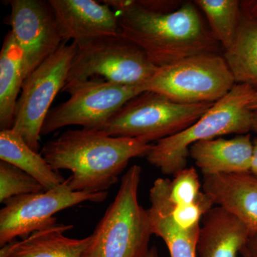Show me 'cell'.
Returning a JSON list of instances; mask_svg holds the SVG:
<instances>
[{
	"instance_id": "obj_8",
	"label": "cell",
	"mask_w": 257,
	"mask_h": 257,
	"mask_svg": "<svg viewBox=\"0 0 257 257\" xmlns=\"http://www.w3.org/2000/svg\"><path fill=\"white\" fill-rule=\"evenodd\" d=\"M62 91L70 97L50 109L41 135L74 125L101 130L127 101L145 92L143 87L121 85L99 77L66 84Z\"/></svg>"
},
{
	"instance_id": "obj_17",
	"label": "cell",
	"mask_w": 257,
	"mask_h": 257,
	"mask_svg": "<svg viewBox=\"0 0 257 257\" xmlns=\"http://www.w3.org/2000/svg\"><path fill=\"white\" fill-rule=\"evenodd\" d=\"M73 225L57 224L1 247L0 257H83L90 236L73 239L66 231Z\"/></svg>"
},
{
	"instance_id": "obj_24",
	"label": "cell",
	"mask_w": 257,
	"mask_h": 257,
	"mask_svg": "<svg viewBox=\"0 0 257 257\" xmlns=\"http://www.w3.org/2000/svg\"><path fill=\"white\" fill-rule=\"evenodd\" d=\"M179 2L166 0H139V6L149 11L157 13H169L175 11ZM178 9V8H177Z\"/></svg>"
},
{
	"instance_id": "obj_15",
	"label": "cell",
	"mask_w": 257,
	"mask_h": 257,
	"mask_svg": "<svg viewBox=\"0 0 257 257\" xmlns=\"http://www.w3.org/2000/svg\"><path fill=\"white\" fill-rule=\"evenodd\" d=\"M251 235L237 216L220 206L212 207L202 219L197 257H236Z\"/></svg>"
},
{
	"instance_id": "obj_7",
	"label": "cell",
	"mask_w": 257,
	"mask_h": 257,
	"mask_svg": "<svg viewBox=\"0 0 257 257\" xmlns=\"http://www.w3.org/2000/svg\"><path fill=\"white\" fill-rule=\"evenodd\" d=\"M77 47L66 84L99 77L121 85L145 88L158 69L143 51L119 34Z\"/></svg>"
},
{
	"instance_id": "obj_16",
	"label": "cell",
	"mask_w": 257,
	"mask_h": 257,
	"mask_svg": "<svg viewBox=\"0 0 257 257\" xmlns=\"http://www.w3.org/2000/svg\"><path fill=\"white\" fill-rule=\"evenodd\" d=\"M171 180L158 178L150 190V208L147 209L152 234L167 245L171 257H197V244L200 226L192 230L179 229L172 216Z\"/></svg>"
},
{
	"instance_id": "obj_20",
	"label": "cell",
	"mask_w": 257,
	"mask_h": 257,
	"mask_svg": "<svg viewBox=\"0 0 257 257\" xmlns=\"http://www.w3.org/2000/svg\"><path fill=\"white\" fill-rule=\"evenodd\" d=\"M224 58L236 84L257 86L256 21L241 15L234 43Z\"/></svg>"
},
{
	"instance_id": "obj_1",
	"label": "cell",
	"mask_w": 257,
	"mask_h": 257,
	"mask_svg": "<svg viewBox=\"0 0 257 257\" xmlns=\"http://www.w3.org/2000/svg\"><path fill=\"white\" fill-rule=\"evenodd\" d=\"M152 147L137 139L82 128L50 140L40 154L54 170L72 172L67 179L72 190L101 192L118 182L132 159L146 157Z\"/></svg>"
},
{
	"instance_id": "obj_3",
	"label": "cell",
	"mask_w": 257,
	"mask_h": 257,
	"mask_svg": "<svg viewBox=\"0 0 257 257\" xmlns=\"http://www.w3.org/2000/svg\"><path fill=\"white\" fill-rule=\"evenodd\" d=\"M255 89L248 84H235L195 123L152 145L145 157L147 162L164 175L175 176L187 168L189 149L194 144L230 134H248L252 125L249 104Z\"/></svg>"
},
{
	"instance_id": "obj_12",
	"label": "cell",
	"mask_w": 257,
	"mask_h": 257,
	"mask_svg": "<svg viewBox=\"0 0 257 257\" xmlns=\"http://www.w3.org/2000/svg\"><path fill=\"white\" fill-rule=\"evenodd\" d=\"M62 40L77 45L119 34L117 15L102 2L49 0Z\"/></svg>"
},
{
	"instance_id": "obj_26",
	"label": "cell",
	"mask_w": 257,
	"mask_h": 257,
	"mask_svg": "<svg viewBox=\"0 0 257 257\" xmlns=\"http://www.w3.org/2000/svg\"><path fill=\"white\" fill-rule=\"evenodd\" d=\"M243 256L257 257V234H251L246 246L241 250Z\"/></svg>"
},
{
	"instance_id": "obj_6",
	"label": "cell",
	"mask_w": 257,
	"mask_h": 257,
	"mask_svg": "<svg viewBox=\"0 0 257 257\" xmlns=\"http://www.w3.org/2000/svg\"><path fill=\"white\" fill-rule=\"evenodd\" d=\"M236 84L224 57L206 53L191 56L157 69L145 90L182 104L214 103Z\"/></svg>"
},
{
	"instance_id": "obj_29",
	"label": "cell",
	"mask_w": 257,
	"mask_h": 257,
	"mask_svg": "<svg viewBox=\"0 0 257 257\" xmlns=\"http://www.w3.org/2000/svg\"><path fill=\"white\" fill-rule=\"evenodd\" d=\"M251 131L257 134V110L253 111L252 125H251Z\"/></svg>"
},
{
	"instance_id": "obj_28",
	"label": "cell",
	"mask_w": 257,
	"mask_h": 257,
	"mask_svg": "<svg viewBox=\"0 0 257 257\" xmlns=\"http://www.w3.org/2000/svg\"><path fill=\"white\" fill-rule=\"evenodd\" d=\"M249 109L251 111L257 110V89H255L254 94H253L252 99L250 102Z\"/></svg>"
},
{
	"instance_id": "obj_4",
	"label": "cell",
	"mask_w": 257,
	"mask_h": 257,
	"mask_svg": "<svg viewBox=\"0 0 257 257\" xmlns=\"http://www.w3.org/2000/svg\"><path fill=\"white\" fill-rule=\"evenodd\" d=\"M142 167L132 166L121 177L114 200L92 234L83 257H147L152 233L147 209L138 199Z\"/></svg>"
},
{
	"instance_id": "obj_2",
	"label": "cell",
	"mask_w": 257,
	"mask_h": 257,
	"mask_svg": "<svg viewBox=\"0 0 257 257\" xmlns=\"http://www.w3.org/2000/svg\"><path fill=\"white\" fill-rule=\"evenodd\" d=\"M117 15L119 35L138 47L158 68L200 54H218L219 42L205 26L194 4L157 13L137 1Z\"/></svg>"
},
{
	"instance_id": "obj_21",
	"label": "cell",
	"mask_w": 257,
	"mask_h": 257,
	"mask_svg": "<svg viewBox=\"0 0 257 257\" xmlns=\"http://www.w3.org/2000/svg\"><path fill=\"white\" fill-rule=\"evenodd\" d=\"M204 12L211 32L225 50L232 46L241 19L240 1L237 0H197L194 2Z\"/></svg>"
},
{
	"instance_id": "obj_13",
	"label": "cell",
	"mask_w": 257,
	"mask_h": 257,
	"mask_svg": "<svg viewBox=\"0 0 257 257\" xmlns=\"http://www.w3.org/2000/svg\"><path fill=\"white\" fill-rule=\"evenodd\" d=\"M202 191L214 204L239 218L251 234H257V177L251 173L206 175Z\"/></svg>"
},
{
	"instance_id": "obj_11",
	"label": "cell",
	"mask_w": 257,
	"mask_h": 257,
	"mask_svg": "<svg viewBox=\"0 0 257 257\" xmlns=\"http://www.w3.org/2000/svg\"><path fill=\"white\" fill-rule=\"evenodd\" d=\"M9 3L11 32L21 50L28 77L64 42L48 1L12 0Z\"/></svg>"
},
{
	"instance_id": "obj_9",
	"label": "cell",
	"mask_w": 257,
	"mask_h": 257,
	"mask_svg": "<svg viewBox=\"0 0 257 257\" xmlns=\"http://www.w3.org/2000/svg\"><path fill=\"white\" fill-rule=\"evenodd\" d=\"M77 48L75 42H63L24 81L13 130L34 151H38L42 126L56 96L65 86Z\"/></svg>"
},
{
	"instance_id": "obj_23",
	"label": "cell",
	"mask_w": 257,
	"mask_h": 257,
	"mask_svg": "<svg viewBox=\"0 0 257 257\" xmlns=\"http://www.w3.org/2000/svg\"><path fill=\"white\" fill-rule=\"evenodd\" d=\"M201 187L197 170L194 167H187L176 174L171 180V201L177 206L192 204L202 195Z\"/></svg>"
},
{
	"instance_id": "obj_22",
	"label": "cell",
	"mask_w": 257,
	"mask_h": 257,
	"mask_svg": "<svg viewBox=\"0 0 257 257\" xmlns=\"http://www.w3.org/2000/svg\"><path fill=\"white\" fill-rule=\"evenodd\" d=\"M46 191L37 179L18 167L0 162V202L16 196Z\"/></svg>"
},
{
	"instance_id": "obj_19",
	"label": "cell",
	"mask_w": 257,
	"mask_h": 257,
	"mask_svg": "<svg viewBox=\"0 0 257 257\" xmlns=\"http://www.w3.org/2000/svg\"><path fill=\"white\" fill-rule=\"evenodd\" d=\"M0 160L32 176L46 190L55 188L66 180L58 171L47 163L41 154L30 148L13 128L0 131Z\"/></svg>"
},
{
	"instance_id": "obj_25",
	"label": "cell",
	"mask_w": 257,
	"mask_h": 257,
	"mask_svg": "<svg viewBox=\"0 0 257 257\" xmlns=\"http://www.w3.org/2000/svg\"><path fill=\"white\" fill-rule=\"evenodd\" d=\"M240 10L241 15L245 18L257 22V0L240 1Z\"/></svg>"
},
{
	"instance_id": "obj_30",
	"label": "cell",
	"mask_w": 257,
	"mask_h": 257,
	"mask_svg": "<svg viewBox=\"0 0 257 257\" xmlns=\"http://www.w3.org/2000/svg\"><path fill=\"white\" fill-rule=\"evenodd\" d=\"M147 257H160L157 248L155 246H152V248H150Z\"/></svg>"
},
{
	"instance_id": "obj_27",
	"label": "cell",
	"mask_w": 257,
	"mask_h": 257,
	"mask_svg": "<svg viewBox=\"0 0 257 257\" xmlns=\"http://www.w3.org/2000/svg\"><path fill=\"white\" fill-rule=\"evenodd\" d=\"M253 152L250 173L257 177V138L253 140Z\"/></svg>"
},
{
	"instance_id": "obj_18",
	"label": "cell",
	"mask_w": 257,
	"mask_h": 257,
	"mask_svg": "<svg viewBox=\"0 0 257 257\" xmlns=\"http://www.w3.org/2000/svg\"><path fill=\"white\" fill-rule=\"evenodd\" d=\"M21 50L11 31L7 34L0 52V128L11 130L18 95L26 79Z\"/></svg>"
},
{
	"instance_id": "obj_14",
	"label": "cell",
	"mask_w": 257,
	"mask_h": 257,
	"mask_svg": "<svg viewBox=\"0 0 257 257\" xmlns=\"http://www.w3.org/2000/svg\"><path fill=\"white\" fill-rule=\"evenodd\" d=\"M253 152L249 134L232 139H213L194 144L189 156L203 176L250 173Z\"/></svg>"
},
{
	"instance_id": "obj_31",
	"label": "cell",
	"mask_w": 257,
	"mask_h": 257,
	"mask_svg": "<svg viewBox=\"0 0 257 257\" xmlns=\"http://www.w3.org/2000/svg\"><path fill=\"white\" fill-rule=\"evenodd\" d=\"M243 257H248V256H243Z\"/></svg>"
},
{
	"instance_id": "obj_5",
	"label": "cell",
	"mask_w": 257,
	"mask_h": 257,
	"mask_svg": "<svg viewBox=\"0 0 257 257\" xmlns=\"http://www.w3.org/2000/svg\"><path fill=\"white\" fill-rule=\"evenodd\" d=\"M214 103L182 104L146 91L127 101L99 130L109 136L157 143L189 127Z\"/></svg>"
},
{
	"instance_id": "obj_10",
	"label": "cell",
	"mask_w": 257,
	"mask_h": 257,
	"mask_svg": "<svg viewBox=\"0 0 257 257\" xmlns=\"http://www.w3.org/2000/svg\"><path fill=\"white\" fill-rule=\"evenodd\" d=\"M107 196V192H75L66 179L50 190L10 198L0 210V246L57 224L54 215L59 211L82 202L101 203Z\"/></svg>"
}]
</instances>
